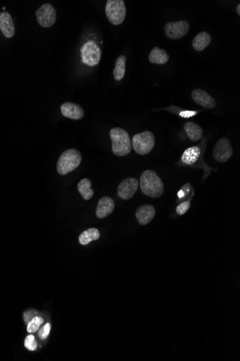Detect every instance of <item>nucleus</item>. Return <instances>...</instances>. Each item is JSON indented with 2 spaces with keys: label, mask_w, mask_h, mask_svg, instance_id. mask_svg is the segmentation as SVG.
<instances>
[{
  "label": "nucleus",
  "mask_w": 240,
  "mask_h": 361,
  "mask_svg": "<svg viewBox=\"0 0 240 361\" xmlns=\"http://www.w3.org/2000/svg\"><path fill=\"white\" fill-rule=\"evenodd\" d=\"M100 237V232L96 228H90L80 234L79 241L81 245H86L91 241L98 240Z\"/></svg>",
  "instance_id": "nucleus-21"
},
{
  "label": "nucleus",
  "mask_w": 240,
  "mask_h": 361,
  "mask_svg": "<svg viewBox=\"0 0 240 361\" xmlns=\"http://www.w3.org/2000/svg\"><path fill=\"white\" fill-rule=\"evenodd\" d=\"M25 347L30 351H35L38 347V343L33 335H28L25 340Z\"/></svg>",
  "instance_id": "nucleus-24"
},
{
  "label": "nucleus",
  "mask_w": 240,
  "mask_h": 361,
  "mask_svg": "<svg viewBox=\"0 0 240 361\" xmlns=\"http://www.w3.org/2000/svg\"><path fill=\"white\" fill-rule=\"evenodd\" d=\"M38 24L43 28H50L56 21V10L49 3L43 4L35 12Z\"/></svg>",
  "instance_id": "nucleus-7"
},
{
  "label": "nucleus",
  "mask_w": 240,
  "mask_h": 361,
  "mask_svg": "<svg viewBox=\"0 0 240 361\" xmlns=\"http://www.w3.org/2000/svg\"><path fill=\"white\" fill-rule=\"evenodd\" d=\"M115 204L112 198L110 197H103L98 202L96 215L99 219H104L114 211Z\"/></svg>",
  "instance_id": "nucleus-15"
},
{
  "label": "nucleus",
  "mask_w": 240,
  "mask_h": 361,
  "mask_svg": "<svg viewBox=\"0 0 240 361\" xmlns=\"http://www.w3.org/2000/svg\"><path fill=\"white\" fill-rule=\"evenodd\" d=\"M132 148L137 154L145 155L150 153L154 148L156 138L154 134L150 131H143L135 134L131 140Z\"/></svg>",
  "instance_id": "nucleus-4"
},
{
  "label": "nucleus",
  "mask_w": 240,
  "mask_h": 361,
  "mask_svg": "<svg viewBox=\"0 0 240 361\" xmlns=\"http://www.w3.org/2000/svg\"><path fill=\"white\" fill-rule=\"evenodd\" d=\"M165 34L167 38L178 40L184 37L190 30V25L186 20L171 22L165 25Z\"/></svg>",
  "instance_id": "nucleus-9"
},
{
  "label": "nucleus",
  "mask_w": 240,
  "mask_h": 361,
  "mask_svg": "<svg viewBox=\"0 0 240 361\" xmlns=\"http://www.w3.org/2000/svg\"><path fill=\"white\" fill-rule=\"evenodd\" d=\"M81 62L89 67L99 64L101 57V49L95 41L85 43L80 49Z\"/></svg>",
  "instance_id": "nucleus-6"
},
{
  "label": "nucleus",
  "mask_w": 240,
  "mask_h": 361,
  "mask_svg": "<svg viewBox=\"0 0 240 361\" xmlns=\"http://www.w3.org/2000/svg\"><path fill=\"white\" fill-rule=\"evenodd\" d=\"M192 99L201 106L213 109L217 105L215 100L204 89H195L192 92Z\"/></svg>",
  "instance_id": "nucleus-12"
},
{
  "label": "nucleus",
  "mask_w": 240,
  "mask_h": 361,
  "mask_svg": "<svg viewBox=\"0 0 240 361\" xmlns=\"http://www.w3.org/2000/svg\"><path fill=\"white\" fill-rule=\"evenodd\" d=\"M50 329H51V325L50 323H47L46 325H44L38 332V336H39L40 339L46 340L48 336L49 333H50Z\"/></svg>",
  "instance_id": "nucleus-25"
},
{
  "label": "nucleus",
  "mask_w": 240,
  "mask_h": 361,
  "mask_svg": "<svg viewBox=\"0 0 240 361\" xmlns=\"http://www.w3.org/2000/svg\"><path fill=\"white\" fill-rule=\"evenodd\" d=\"M43 323V319L40 317H34L28 323L27 330L29 333H34L39 329L42 324Z\"/></svg>",
  "instance_id": "nucleus-23"
},
{
  "label": "nucleus",
  "mask_w": 240,
  "mask_h": 361,
  "mask_svg": "<svg viewBox=\"0 0 240 361\" xmlns=\"http://www.w3.org/2000/svg\"><path fill=\"white\" fill-rule=\"evenodd\" d=\"M197 114L196 111H191V110H185V111H181L179 113V116L181 118H184V119H189V118L192 117V116H196Z\"/></svg>",
  "instance_id": "nucleus-27"
},
{
  "label": "nucleus",
  "mask_w": 240,
  "mask_h": 361,
  "mask_svg": "<svg viewBox=\"0 0 240 361\" xmlns=\"http://www.w3.org/2000/svg\"><path fill=\"white\" fill-rule=\"evenodd\" d=\"M139 188V182L135 177H128L122 180L117 189V195L123 200H129L133 197Z\"/></svg>",
  "instance_id": "nucleus-10"
},
{
  "label": "nucleus",
  "mask_w": 240,
  "mask_h": 361,
  "mask_svg": "<svg viewBox=\"0 0 240 361\" xmlns=\"http://www.w3.org/2000/svg\"><path fill=\"white\" fill-rule=\"evenodd\" d=\"M82 156L80 152L75 149H70L63 152L57 162V171L61 175H65L74 171L80 166Z\"/></svg>",
  "instance_id": "nucleus-3"
},
{
  "label": "nucleus",
  "mask_w": 240,
  "mask_h": 361,
  "mask_svg": "<svg viewBox=\"0 0 240 361\" xmlns=\"http://www.w3.org/2000/svg\"><path fill=\"white\" fill-rule=\"evenodd\" d=\"M183 128L191 141H198L202 138L203 129L197 123L192 121L186 122Z\"/></svg>",
  "instance_id": "nucleus-18"
},
{
  "label": "nucleus",
  "mask_w": 240,
  "mask_h": 361,
  "mask_svg": "<svg viewBox=\"0 0 240 361\" xmlns=\"http://www.w3.org/2000/svg\"><path fill=\"white\" fill-rule=\"evenodd\" d=\"M135 216L140 224L144 226L148 224L154 219L156 216V209L153 206L145 204L141 206L137 209Z\"/></svg>",
  "instance_id": "nucleus-14"
},
{
  "label": "nucleus",
  "mask_w": 240,
  "mask_h": 361,
  "mask_svg": "<svg viewBox=\"0 0 240 361\" xmlns=\"http://www.w3.org/2000/svg\"><path fill=\"white\" fill-rule=\"evenodd\" d=\"M0 30L7 38H13L16 34L14 22L10 13L7 12L0 13Z\"/></svg>",
  "instance_id": "nucleus-13"
},
{
  "label": "nucleus",
  "mask_w": 240,
  "mask_h": 361,
  "mask_svg": "<svg viewBox=\"0 0 240 361\" xmlns=\"http://www.w3.org/2000/svg\"><path fill=\"white\" fill-rule=\"evenodd\" d=\"M168 60L169 54L167 53L166 51L159 47L153 48L149 54V62L151 64L162 65L166 64Z\"/></svg>",
  "instance_id": "nucleus-16"
},
{
  "label": "nucleus",
  "mask_w": 240,
  "mask_h": 361,
  "mask_svg": "<svg viewBox=\"0 0 240 361\" xmlns=\"http://www.w3.org/2000/svg\"><path fill=\"white\" fill-rule=\"evenodd\" d=\"M140 186L142 192L150 198H159L164 192L163 183L153 170L143 172L140 179Z\"/></svg>",
  "instance_id": "nucleus-1"
},
{
  "label": "nucleus",
  "mask_w": 240,
  "mask_h": 361,
  "mask_svg": "<svg viewBox=\"0 0 240 361\" xmlns=\"http://www.w3.org/2000/svg\"><path fill=\"white\" fill-rule=\"evenodd\" d=\"M201 155V149L197 147H192L184 151L181 159L186 165H193L199 159Z\"/></svg>",
  "instance_id": "nucleus-19"
},
{
  "label": "nucleus",
  "mask_w": 240,
  "mask_h": 361,
  "mask_svg": "<svg viewBox=\"0 0 240 361\" xmlns=\"http://www.w3.org/2000/svg\"><path fill=\"white\" fill-rule=\"evenodd\" d=\"M127 58L125 55L119 56L115 62V67L113 71L114 80L121 81L124 78L126 72Z\"/></svg>",
  "instance_id": "nucleus-20"
},
{
  "label": "nucleus",
  "mask_w": 240,
  "mask_h": 361,
  "mask_svg": "<svg viewBox=\"0 0 240 361\" xmlns=\"http://www.w3.org/2000/svg\"><path fill=\"white\" fill-rule=\"evenodd\" d=\"M211 42V35L205 31H201L193 38L192 46L196 52H202L208 47Z\"/></svg>",
  "instance_id": "nucleus-17"
},
{
  "label": "nucleus",
  "mask_w": 240,
  "mask_h": 361,
  "mask_svg": "<svg viewBox=\"0 0 240 361\" xmlns=\"http://www.w3.org/2000/svg\"><path fill=\"white\" fill-rule=\"evenodd\" d=\"M106 15L112 25H121L125 21L127 8L123 0H108L106 4Z\"/></svg>",
  "instance_id": "nucleus-5"
},
{
  "label": "nucleus",
  "mask_w": 240,
  "mask_h": 361,
  "mask_svg": "<svg viewBox=\"0 0 240 361\" xmlns=\"http://www.w3.org/2000/svg\"><path fill=\"white\" fill-rule=\"evenodd\" d=\"M91 187H92V183L87 178L82 179L79 183L78 186H77L79 192H80L83 199L86 200V201L90 200L93 197L94 193H95Z\"/></svg>",
  "instance_id": "nucleus-22"
},
{
  "label": "nucleus",
  "mask_w": 240,
  "mask_h": 361,
  "mask_svg": "<svg viewBox=\"0 0 240 361\" xmlns=\"http://www.w3.org/2000/svg\"><path fill=\"white\" fill-rule=\"evenodd\" d=\"M237 13H238V16H240V4H238L237 6Z\"/></svg>",
  "instance_id": "nucleus-28"
},
{
  "label": "nucleus",
  "mask_w": 240,
  "mask_h": 361,
  "mask_svg": "<svg viewBox=\"0 0 240 361\" xmlns=\"http://www.w3.org/2000/svg\"><path fill=\"white\" fill-rule=\"evenodd\" d=\"M113 153L119 156H124L132 150V143L129 134L123 128H114L110 132Z\"/></svg>",
  "instance_id": "nucleus-2"
},
{
  "label": "nucleus",
  "mask_w": 240,
  "mask_h": 361,
  "mask_svg": "<svg viewBox=\"0 0 240 361\" xmlns=\"http://www.w3.org/2000/svg\"><path fill=\"white\" fill-rule=\"evenodd\" d=\"M233 155V149L230 140L226 137H223L217 141L213 150L214 159L220 163L229 160Z\"/></svg>",
  "instance_id": "nucleus-8"
},
{
  "label": "nucleus",
  "mask_w": 240,
  "mask_h": 361,
  "mask_svg": "<svg viewBox=\"0 0 240 361\" xmlns=\"http://www.w3.org/2000/svg\"><path fill=\"white\" fill-rule=\"evenodd\" d=\"M61 111L64 117L73 120H80L84 116V110L81 106L74 103L67 102L61 106Z\"/></svg>",
  "instance_id": "nucleus-11"
},
{
  "label": "nucleus",
  "mask_w": 240,
  "mask_h": 361,
  "mask_svg": "<svg viewBox=\"0 0 240 361\" xmlns=\"http://www.w3.org/2000/svg\"><path fill=\"white\" fill-rule=\"evenodd\" d=\"M191 207V203L189 201H185V202L182 203L180 205H178L176 208V212L178 213V215L182 216V215L185 214Z\"/></svg>",
  "instance_id": "nucleus-26"
}]
</instances>
